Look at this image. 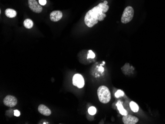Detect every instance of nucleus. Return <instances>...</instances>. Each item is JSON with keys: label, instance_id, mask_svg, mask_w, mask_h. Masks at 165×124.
Listing matches in <instances>:
<instances>
[{"label": "nucleus", "instance_id": "9", "mask_svg": "<svg viewBox=\"0 0 165 124\" xmlns=\"http://www.w3.org/2000/svg\"><path fill=\"white\" fill-rule=\"evenodd\" d=\"M38 111L41 114L43 115L44 116H48L51 114V110L49 109L48 107L43 104H41L38 107Z\"/></svg>", "mask_w": 165, "mask_h": 124}, {"label": "nucleus", "instance_id": "15", "mask_svg": "<svg viewBox=\"0 0 165 124\" xmlns=\"http://www.w3.org/2000/svg\"><path fill=\"white\" fill-rule=\"evenodd\" d=\"M124 95V92L122 91V90H118L115 93V97L117 98H120V97H121V96H123Z\"/></svg>", "mask_w": 165, "mask_h": 124}, {"label": "nucleus", "instance_id": "19", "mask_svg": "<svg viewBox=\"0 0 165 124\" xmlns=\"http://www.w3.org/2000/svg\"><path fill=\"white\" fill-rule=\"evenodd\" d=\"M98 70H99V71H101L102 72H103L104 71V68H103L102 67L100 66V67L99 68Z\"/></svg>", "mask_w": 165, "mask_h": 124}, {"label": "nucleus", "instance_id": "11", "mask_svg": "<svg viewBox=\"0 0 165 124\" xmlns=\"http://www.w3.org/2000/svg\"><path fill=\"white\" fill-rule=\"evenodd\" d=\"M116 105L117 106V108H118V109L119 110V112H120L121 114H122V115H124V116L128 115L127 111H126V110L124 109V107L123 106V105H122V104H121V103L120 102H119L117 103Z\"/></svg>", "mask_w": 165, "mask_h": 124}, {"label": "nucleus", "instance_id": "6", "mask_svg": "<svg viewBox=\"0 0 165 124\" xmlns=\"http://www.w3.org/2000/svg\"><path fill=\"white\" fill-rule=\"evenodd\" d=\"M5 105L9 107H13L17 104V100L16 98L14 96L8 95L6 96L3 100Z\"/></svg>", "mask_w": 165, "mask_h": 124}, {"label": "nucleus", "instance_id": "13", "mask_svg": "<svg viewBox=\"0 0 165 124\" xmlns=\"http://www.w3.org/2000/svg\"><path fill=\"white\" fill-rule=\"evenodd\" d=\"M129 106H130L131 110L133 111V112H137V111H139V106L135 102H131L130 104H129Z\"/></svg>", "mask_w": 165, "mask_h": 124}, {"label": "nucleus", "instance_id": "17", "mask_svg": "<svg viewBox=\"0 0 165 124\" xmlns=\"http://www.w3.org/2000/svg\"><path fill=\"white\" fill-rule=\"evenodd\" d=\"M40 5L42 6H45L46 4H47V1L46 0H39Z\"/></svg>", "mask_w": 165, "mask_h": 124}, {"label": "nucleus", "instance_id": "2", "mask_svg": "<svg viewBox=\"0 0 165 124\" xmlns=\"http://www.w3.org/2000/svg\"><path fill=\"white\" fill-rule=\"evenodd\" d=\"M98 95L100 102L107 104L111 100V94L108 88L104 86H100L98 90Z\"/></svg>", "mask_w": 165, "mask_h": 124}, {"label": "nucleus", "instance_id": "18", "mask_svg": "<svg viewBox=\"0 0 165 124\" xmlns=\"http://www.w3.org/2000/svg\"><path fill=\"white\" fill-rule=\"evenodd\" d=\"M14 115H15V116L19 117L20 116V112L18 110H15L14 111Z\"/></svg>", "mask_w": 165, "mask_h": 124}, {"label": "nucleus", "instance_id": "7", "mask_svg": "<svg viewBox=\"0 0 165 124\" xmlns=\"http://www.w3.org/2000/svg\"><path fill=\"white\" fill-rule=\"evenodd\" d=\"M122 120L125 124H135L138 122L139 119L133 115H127L124 116Z\"/></svg>", "mask_w": 165, "mask_h": 124}, {"label": "nucleus", "instance_id": "16", "mask_svg": "<svg viewBox=\"0 0 165 124\" xmlns=\"http://www.w3.org/2000/svg\"><path fill=\"white\" fill-rule=\"evenodd\" d=\"M94 57H95V54L92 52V51H91V50L88 51V53L87 58H94Z\"/></svg>", "mask_w": 165, "mask_h": 124}, {"label": "nucleus", "instance_id": "14", "mask_svg": "<svg viewBox=\"0 0 165 124\" xmlns=\"http://www.w3.org/2000/svg\"><path fill=\"white\" fill-rule=\"evenodd\" d=\"M88 112L91 115H94L96 113V109L94 106L90 107L88 109Z\"/></svg>", "mask_w": 165, "mask_h": 124}, {"label": "nucleus", "instance_id": "1", "mask_svg": "<svg viewBox=\"0 0 165 124\" xmlns=\"http://www.w3.org/2000/svg\"><path fill=\"white\" fill-rule=\"evenodd\" d=\"M109 9V6L104 3L98 4V6L92 8L86 13L84 16L85 24L88 27H92L98 23V21H103Z\"/></svg>", "mask_w": 165, "mask_h": 124}, {"label": "nucleus", "instance_id": "8", "mask_svg": "<svg viewBox=\"0 0 165 124\" xmlns=\"http://www.w3.org/2000/svg\"><path fill=\"white\" fill-rule=\"evenodd\" d=\"M62 16L63 15L61 11H52L50 14V19L53 22H57L61 19Z\"/></svg>", "mask_w": 165, "mask_h": 124}, {"label": "nucleus", "instance_id": "4", "mask_svg": "<svg viewBox=\"0 0 165 124\" xmlns=\"http://www.w3.org/2000/svg\"><path fill=\"white\" fill-rule=\"evenodd\" d=\"M73 84L78 88H82L84 85V78L81 74H76L73 77Z\"/></svg>", "mask_w": 165, "mask_h": 124}, {"label": "nucleus", "instance_id": "3", "mask_svg": "<svg viewBox=\"0 0 165 124\" xmlns=\"http://www.w3.org/2000/svg\"><path fill=\"white\" fill-rule=\"evenodd\" d=\"M134 15V10L133 7L128 6L124 10L121 17V21L123 23L126 24L129 22L133 19Z\"/></svg>", "mask_w": 165, "mask_h": 124}, {"label": "nucleus", "instance_id": "12", "mask_svg": "<svg viewBox=\"0 0 165 124\" xmlns=\"http://www.w3.org/2000/svg\"><path fill=\"white\" fill-rule=\"evenodd\" d=\"M23 25L27 29L32 28L33 26V22L30 19H26L25 20Z\"/></svg>", "mask_w": 165, "mask_h": 124}, {"label": "nucleus", "instance_id": "10", "mask_svg": "<svg viewBox=\"0 0 165 124\" xmlns=\"http://www.w3.org/2000/svg\"><path fill=\"white\" fill-rule=\"evenodd\" d=\"M5 15L7 17L9 18L15 17L16 15V12L15 10L11 9H7L5 11Z\"/></svg>", "mask_w": 165, "mask_h": 124}, {"label": "nucleus", "instance_id": "5", "mask_svg": "<svg viewBox=\"0 0 165 124\" xmlns=\"http://www.w3.org/2000/svg\"><path fill=\"white\" fill-rule=\"evenodd\" d=\"M28 5L31 10L34 13H40L43 10L42 6L38 4L36 0H28Z\"/></svg>", "mask_w": 165, "mask_h": 124}]
</instances>
